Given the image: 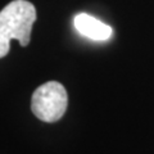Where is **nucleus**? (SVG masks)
Returning a JSON list of instances; mask_svg holds the SVG:
<instances>
[{"instance_id":"7ed1b4c3","label":"nucleus","mask_w":154,"mask_h":154,"mask_svg":"<svg viewBox=\"0 0 154 154\" xmlns=\"http://www.w3.org/2000/svg\"><path fill=\"white\" fill-rule=\"evenodd\" d=\"M75 27L81 35L95 41H105L112 36V27L86 13L77 14L73 19Z\"/></svg>"},{"instance_id":"f257e3e1","label":"nucleus","mask_w":154,"mask_h":154,"mask_svg":"<svg viewBox=\"0 0 154 154\" xmlns=\"http://www.w3.org/2000/svg\"><path fill=\"white\" fill-rule=\"evenodd\" d=\"M37 13L32 3L13 0L0 12V58L9 53L11 40H18L21 46H27L31 40L32 26Z\"/></svg>"},{"instance_id":"f03ea898","label":"nucleus","mask_w":154,"mask_h":154,"mask_svg":"<svg viewBox=\"0 0 154 154\" xmlns=\"http://www.w3.org/2000/svg\"><path fill=\"white\" fill-rule=\"evenodd\" d=\"M68 105V94L58 81H49L33 91L31 109L33 114L44 122H57L63 117Z\"/></svg>"}]
</instances>
